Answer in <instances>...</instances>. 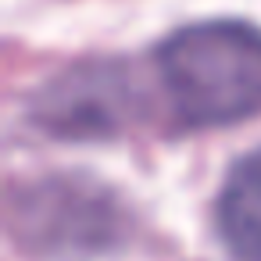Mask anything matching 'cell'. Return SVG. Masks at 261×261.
<instances>
[{"label": "cell", "instance_id": "obj_1", "mask_svg": "<svg viewBox=\"0 0 261 261\" xmlns=\"http://www.w3.org/2000/svg\"><path fill=\"white\" fill-rule=\"evenodd\" d=\"M154 65L182 125L215 129L261 111V29L250 22H190L158 43Z\"/></svg>", "mask_w": 261, "mask_h": 261}, {"label": "cell", "instance_id": "obj_2", "mask_svg": "<svg viewBox=\"0 0 261 261\" xmlns=\"http://www.w3.org/2000/svg\"><path fill=\"white\" fill-rule=\"evenodd\" d=\"M11 225L25 250L43 257H90L115 243V200L83 179H43L11 204Z\"/></svg>", "mask_w": 261, "mask_h": 261}, {"label": "cell", "instance_id": "obj_3", "mask_svg": "<svg viewBox=\"0 0 261 261\" xmlns=\"http://www.w3.org/2000/svg\"><path fill=\"white\" fill-rule=\"evenodd\" d=\"M129 79L115 61H90L54 75L33 100V122L58 140L111 136L129 118Z\"/></svg>", "mask_w": 261, "mask_h": 261}, {"label": "cell", "instance_id": "obj_4", "mask_svg": "<svg viewBox=\"0 0 261 261\" xmlns=\"http://www.w3.org/2000/svg\"><path fill=\"white\" fill-rule=\"evenodd\" d=\"M215 222L232 261H261V147L229 168Z\"/></svg>", "mask_w": 261, "mask_h": 261}]
</instances>
